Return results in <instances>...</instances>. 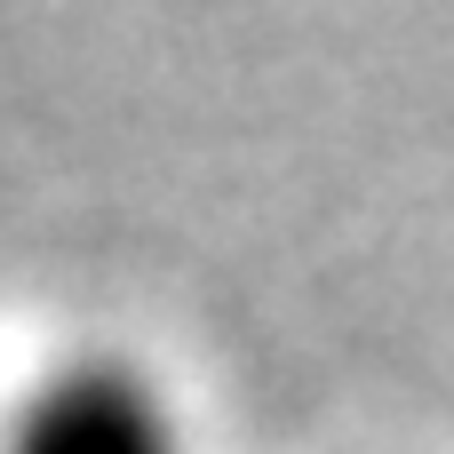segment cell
Instances as JSON below:
<instances>
[{"label":"cell","instance_id":"1","mask_svg":"<svg viewBox=\"0 0 454 454\" xmlns=\"http://www.w3.org/2000/svg\"><path fill=\"white\" fill-rule=\"evenodd\" d=\"M0 454H192V447H184L176 399L144 367L64 359L16 399Z\"/></svg>","mask_w":454,"mask_h":454}]
</instances>
